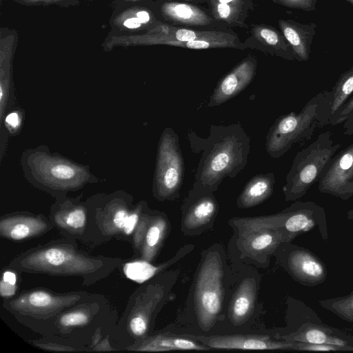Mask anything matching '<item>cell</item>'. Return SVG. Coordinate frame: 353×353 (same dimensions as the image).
I'll return each mask as SVG.
<instances>
[{
    "instance_id": "cell-11",
    "label": "cell",
    "mask_w": 353,
    "mask_h": 353,
    "mask_svg": "<svg viewBox=\"0 0 353 353\" xmlns=\"http://www.w3.org/2000/svg\"><path fill=\"white\" fill-rule=\"evenodd\" d=\"M79 299L77 294H55L37 290L21 294L9 305L12 310L22 314L46 319L74 304Z\"/></svg>"
},
{
    "instance_id": "cell-34",
    "label": "cell",
    "mask_w": 353,
    "mask_h": 353,
    "mask_svg": "<svg viewBox=\"0 0 353 353\" xmlns=\"http://www.w3.org/2000/svg\"><path fill=\"white\" fill-rule=\"evenodd\" d=\"M17 276L11 271H5L3 273L0 283V292L2 297L12 296L17 290Z\"/></svg>"
},
{
    "instance_id": "cell-38",
    "label": "cell",
    "mask_w": 353,
    "mask_h": 353,
    "mask_svg": "<svg viewBox=\"0 0 353 353\" xmlns=\"http://www.w3.org/2000/svg\"><path fill=\"white\" fill-rule=\"evenodd\" d=\"M140 220V210L130 213L125 227L123 229V233L125 235L131 234L136 229Z\"/></svg>"
},
{
    "instance_id": "cell-42",
    "label": "cell",
    "mask_w": 353,
    "mask_h": 353,
    "mask_svg": "<svg viewBox=\"0 0 353 353\" xmlns=\"http://www.w3.org/2000/svg\"><path fill=\"white\" fill-rule=\"evenodd\" d=\"M136 17L139 19L142 24H148L150 23L152 20L151 14L146 10H140L137 12Z\"/></svg>"
},
{
    "instance_id": "cell-12",
    "label": "cell",
    "mask_w": 353,
    "mask_h": 353,
    "mask_svg": "<svg viewBox=\"0 0 353 353\" xmlns=\"http://www.w3.org/2000/svg\"><path fill=\"white\" fill-rule=\"evenodd\" d=\"M353 181V143L334 155L323 170L318 190L343 199Z\"/></svg>"
},
{
    "instance_id": "cell-47",
    "label": "cell",
    "mask_w": 353,
    "mask_h": 353,
    "mask_svg": "<svg viewBox=\"0 0 353 353\" xmlns=\"http://www.w3.org/2000/svg\"><path fill=\"white\" fill-rule=\"evenodd\" d=\"M175 1H185L189 3H201L203 1H208V0H175Z\"/></svg>"
},
{
    "instance_id": "cell-10",
    "label": "cell",
    "mask_w": 353,
    "mask_h": 353,
    "mask_svg": "<svg viewBox=\"0 0 353 353\" xmlns=\"http://www.w3.org/2000/svg\"><path fill=\"white\" fill-rule=\"evenodd\" d=\"M283 244V264L296 281L307 287H314L325 281V265L314 252L291 242Z\"/></svg>"
},
{
    "instance_id": "cell-33",
    "label": "cell",
    "mask_w": 353,
    "mask_h": 353,
    "mask_svg": "<svg viewBox=\"0 0 353 353\" xmlns=\"http://www.w3.org/2000/svg\"><path fill=\"white\" fill-rule=\"evenodd\" d=\"M292 350L299 351H342V352H350V349L326 343H303V342H293Z\"/></svg>"
},
{
    "instance_id": "cell-41",
    "label": "cell",
    "mask_w": 353,
    "mask_h": 353,
    "mask_svg": "<svg viewBox=\"0 0 353 353\" xmlns=\"http://www.w3.org/2000/svg\"><path fill=\"white\" fill-rule=\"evenodd\" d=\"M344 134L353 135V114L350 115L343 123Z\"/></svg>"
},
{
    "instance_id": "cell-19",
    "label": "cell",
    "mask_w": 353,
    "mask_h": 353,
    "mask_svg": "<svg viewBox=\"0 0 353 353\" xmlns=\"http://www.w3.org/2000/svg\"><path fill=\"white\" fill-rule=\"evenodd\" d=\"M278 25L292 50L295 60L307 61L317 25L313 22L301 23L292 19H279Z\"/></svg>"
},
{
    "instance_id": "cell-40",
    "label": "cell",
    "mask_w": 353,
    "mask_h": 353,
    "mask_svg": "<svg viewBox=\"0 0 353 353\" xmlns=\"http://www.w3.org/2000/svg\"><path fill=\"white\" fill-rule=\"evenodd\" d=\"M6 123L9 127L17 128L20 124V117L17 112L10 113L6 118Z\"/></svg>"
},
{
    "instance_id": "cell-15",
    "label": "cell",
    "mask_w": 353,
    "mask_h": 353,
    "mask_svg": "<svg viewBox=\"0 0 353 353\" xmlns=\"http://www.w3.org/2000/svg\"><path fill=\"white\" fill-rule=\"evenodd\" d=\"M254 49L288 61H295L292 50L281 31L266 24H252L250 35L243 42Z\"/></svg>"
},
{
    "instance_id": "cell-8",
    "label": "cell",
    "mask_w": 353,
    "mask_h": 353,
    "mask_svg": "<svg viewBox=\"0 0 353 353\" xmlns=\"http://www.w3.org/2000/svg\"><path fill=\"white\" fill-rule=\"evenodd\" d=\"M184 176V161L179 138L171 128H166L160 138L154 192L159 200H173L179 195Z\"/></svg>"
},
{
    "instance_id": "cell-13",
    "label": "cell",
    "mask_w": 353,
    "mask_h": 353,
    "mask_svg": "<svg viewBox=\"0 0 353 353\" xmlns=\"http://www.w3.org/2000/svg\"><path fill=\"white\" fill-rule=\"evenodd\" d=\"M256 68V57L249 55L243 59L217 83L207 106L220 105L241 92L254 79Z\"/></svg>"
},
{
    "instance_id": "cell-32",
    "label": "cell",
    "mask_w": 353,
    "mask_h": 353,
    "mask_svg": "<svg viewBox=\"0 0 353 353\" xmlns=\"http://www.w3.org/2000/svg\"><path fill=\"white\" fill-rule=\"evenodd\" d=\"M145 261L126 264L124 272L126 276L132 280L141 281L148 279L153 274L152 268Z\"/></svg>"
},
{
    "instance_id": "cell-14",
    "label": "cell",
    "mask_w": 353,
    "mask_h": 353,
    "mask_svg": "<svg viewBox=\"0 0 353 353\" xmlns=\"http://www.w3.org/2000/svg\"><path fill=\"white\" fill-rule=\"evenodd\" d=\"M159 12L166 24L192 28L226 29L216 22L209 10L192 3L163 0L159 6Z\"/></svg>"
},
{
    "instance_id": "cell-20",
    "label": "cell",
    "mask_w": 353,
    "mask_h": 353,
    "mask_svg": "<svg viewBox=\"0 0 353 353\" xmlns=\"http://www.w3.org/2000/svg\"><path fill=\"white\" fill-rule=\"evenodd\" d=\"M157 43L177 46L182 42L227 37L234 33L231 29H196L161 23L157 28Z\"/></svg>"
},
{
    "instance_id": "cell-27",
    "label": "cell",
    "mask_w": 353,
    "mask_h": 353,
    "mask_svg": "<svg viewBox=\"0 0 353 353\" xmlns=\"http://www.w3.org/2000/svg\"><path fill=\"white\" fill-rule=\"evenodd\" d=\"M319 303L341 319L353 323V289L347 295L321 299Z\"/></svg>"
},
{
    "instance_id": "cell-6",
    "label": "cell",
    "mask_w": 353,
    "mask_h": 353,
    "mask_svg": "<svg viewBox=\"0 0 353 353\" xmlns=\"http://www.w3.org/2000/svg\"><path fill=\"white\" fill-rule=\"evenodd\" d=\"M290 329L277 338L289 342L326 343L339 345L353 351V335L324 323L311 307L299 301L291 303Z\"/></svg>"
},
{
    "instance_id": "cell-7",
    "label": "cell",
    "mask_w": 353,
    "mask_h": 353,
    "mask_svg": "<svg viewBox=\"0 0 353 353\" xmlns=\"http://www.w3.org/2000/svg\"><path fill=\"white\" fill-rule=\"evenodd\" d=\"M239 229L237 245L246 256L254 260L267 259L279 246L287 242L279 227L277 214L252 218H234Z\"/></svg>"
},
{
    "instance_id": "cell-37",
    "label": "cell",
    "mask_w": 353,
    "mask_h": 353,
    "mask_svg": "<svg viewBox=\"0 0 353 353\" xmlns=\"http://www.w3.org/2000/svg\"><path fill=\"white\" fill-rule=\"evenodd\" d=\"M50 174L57 179L68 180L74 176L75 172L72 167L68 165L57 164L52 168Z\"/></svg>"
},
{
    "instance_id": "cell-26",
    "label": "cell",
    "mask_w": 353,
    "mask_h": 353,
    "mask_svg": "<svg viewBox=\"0 0 353 353\" xmlns=\"http://www.w3.org/2000/svg\"><path fill=\"white\" fill-rule=\"evenodd\" d=\"M331 92L330 119L353 94V66L340 76L332 88Z\"/></svg>"
},
{
    "instance_id": "cell-3",
    "label": "cell",
    "mask_w": 353,
    "mask_h": 353,
    "mask_svg": "<svg viewBox=\"0 0 353 353\" xmlns=\"http://www.w3.org/2000/svg\"><path fill=\"white\" fill-rule=\"evenodd\" d=\"M341 148L330 131L318 135L315 141L297 152L287 174L283 192L286 201L303 197L318 182L329 161Z\"/></svg>"
},
{
    "instance_id": "cell-48",
    "label": "cell",
    "mask_w": 353,
    "mask_h": 353,
    "mask_svg": "<svg viewBox=\"0 0 353 353\" xmlns=\"http://www.w3.org/2000/svg\"><path fill=\"white\" fill-rule=\"evenodd\" d=\"M345 1L353 6V0H345Z\"/></svg>"
},
{
    "instance_id": "cell-17",
    "label": "cell",
    "mask_w": 353,
    "mask_h": 353,
    "mask_svg": "<svg viewBox=\"0 0 353 353\" xmlns=\"http://www.w3.org/2000/svg\"><path fill=\"white\" fill-rule=\"evenodd\" d=\"M168 221L161 215L143 216L135 229L134 243L148 262L156 256L168 230Z\"/></svg>"
},
{
    "instance_id": "cell-25",
    "label": "cell",
    "mask_w": 353,
    "mask_h": 353,
    "mask_svg": "<svg viewBox=\"0 0 353 353\" xmlns=\"http://www.w3.org/2000/svg\"><path fill=\"white\" fill-rule=\"evenodd\" d=\"M208 347L200 345L191 339L176 336L161 334L150 338L131 350L137 351L159 352L170 350H206Z\"/></svg>"
},
{
    "instance_id": "cell-44",
    "label": "cell",
    "mask_w": 353,
    "mask_h": 353,
    "mask_svg": "<svg viewBox=\"0 0 353 353\" xmlns=\"http://www.w3.org/2000/svg\"><path fill=\"white\" fill-rule=\"evenodd\" d=\"M94 350H100V351H110L114 350L112 348L110 345L108 340L105 339L104 341H99L94 346H93Z\"/></svg>"
},
{
    "instance_id": "cell-18",
    "label": "cell",
    "mask_w": 353,
    "mask_h": 353,
    "mask_svg": "<svg viewBox=\"0 0 353 353\" xmlns=\"http://www.w3.org/2000/svg\"><path fill=\"white\" fill-rule=\"evenodd\" d=\"M209 11L222 28H246L249 13L254 10L253 0H208Z\"/></svg>"
},
{
    "instance_id": "cell-43",
    "label": "cell",
    "mask_w": 353,
    "mask_h": 353,
    "mask_svg": "<svg viewBox=\"0 0 353 353\" xmlns=\"http://www.w3.org/2000/svg\"><path fill=\"white\" fill-rule=\"evenodd\" d=\"M123 25L130 29H135L141 27L142 23L139 20V19L136 17H132L130 19H128L123 22Z\"/></svg>"
},
{
    "instance_id": "cell-31",
    "label": "cell",
    "mask_w": 353,
    "mask_h": 353,
    "mask_svg": "<svg viewBox=\"0 0 353 353\" xmlns=\"http://www.w3.org/2000/svg\"><path fill=\"white\" fill-rule=\"evenodd\" d=\"M91 319V314L86 309L69 311L59 316L58 322L63 327H72L87 325Z\"/></svg>"
},
{
    "instance_id": "cell-4",
    "label": "cell",
    "mask_w": 353,
    "mask_h": 353,
    "mask_svg": "<svg viewBox=\"0 0 353 353\" xmlns=\"http://www.w3.org/2000/svg\"><path fill=\"white\" fill-rule=\"evenodd\" d=\"M103 265L99 259L88 257L66 245L35 250L17 262L23 271L62 276L93 275Z\"/></svg>"
},
{
    "instance_id": "cell-35",
    "label": "cell",
    "mask_w": 353,
    "mask_h": 353,
    "mask_svg": "<svg viewBox=\"0 0 353 353\" xmlns=\"http://www.w3.org/2000/svg\"><path fill=\"white\" fill-rule=\"evenodd\" d=\"M274 3L303 11H315L317 0H272Z\"/></svg>"
},
{
    "instance_id": "cell-28",
    "label": "cell",
    "mask_w": 353,
    "mask_h": 353,
    "mask_svg": "<svg viewBox=\"0 0 353 353\" xmlns=\"http://www.w3.org/2000/svg\"><path fill=\"white\" fill-rule=\"evenodd\" d=\"M58 225L69 231H81L85 225L86 214L79 208H76L57 214L54 217Z\"/></svg>"
},
{
    "instance_id": "cell-1",
    "label": "cell",
    "mask_w": 353,
    "mask_h": 353,
    "mask_svg": "<svg viewBox=\"0 0 353 353\" xmlns=\"http://www.w3.org/2000/svg\"><path fill=\"white\" fill-rule=\"evenodd\" d=\"M188 137L192 151L201 154L190 192L213 193L225 178H234L247 164L251 139L239 123L212 124L206 138L192 130Z\"/></svg>"
},
{
    "instance_id": "cell-5",
    "label": "cell",
    "mask_w": 353,
    "mask_h": 353,
    "mask_svg": "<svg viewBox=\"0 0 353 353\" xmlns=\"http://www.w3.org/2000/svg\"><path fill=\"white\" fill-rule=\"evenodd\" d=\"M223 276L219 254L210 252L198 273L194 294L198 323L204 331H209L214 326L222 309Z\"/></svg>"
},
{
    "instance_id": "cell-21",
    "label": "cell",
    "mask_w": 353,
    "mask_h": 353,
    "mask_svg": "<svg viewBox=\"0 0 353 353\" xmlns=\"http://www.w3.org/2000/svg\"><path fill=\"white\" fill-rule=\"evenodd\" d=\"M188 208L183 219V225L194 230L208 223L218 211V203L213 193L189 192Z\"/></svg>"
},
{
    "instance_id": "cell-23",
    "label": "cell",
    "mask_w": 353,
    "mask_h": 353,
    "mask_svg": "<svg viewBox=\"0 0 353 353\" xmlns=\"http://www.w3.org/2000/svg\"><path fill=\"white\" fill-rule=\"evenodd\" d=\"M48 225L41 219L28 216H13L0 221L1 236L19 241L34 237L44 232Z\"/></svg>"
},
{
    "instance_id": "cell-16",
    "label": "cell",
    "mask_w": 353,
    "mask_h": 353,
    "mask_svg": "<svg viewBox=\"0 0 353 353\" xmlns=\"http://www.w3.org/2000/svg\"><path fill=\"white\" fill-rule=\"evenodd\" d=\"M208 347L216 349L239 350H290L293 342L274 341L268 336L259 335H225L194 336Z\"/></svg>"
},
{
    "instance_id": "cell-22",
    "label": "cell",
    "mask_w": 353,
    "mask_h": 353,
    "mask_svg": "<svg viewBox=\"0 0 353 353\" xmlns=\"http://www.w3.org/2000/svg\"><path fill=\"white\" fill-rule=\"evenodd\" d=\"M256 298V285L254 278L244 279L234 293L228 316L234 325L243 324L252 314Z\"/></svg>"
},
{
    "instance_id": "cell-29",
    "label": "cell",
    "mask_w": 353,
    "mask_h": 353,
    "mask_svg": "<svg viewBox=\"0 0 353 353\" xmlns=\"http://www.w3.org/2000/svg\"><path fill=\"white\" fill-rule=\"evenodd\" d=\"M154 299L150 303L144 305L143 309L136 312L130 319L129 327L134 336H142L146 334L149 325V314L158 302V301H154Z\"/></svg>"
},
{
    "instance_id": "cell-9",
    "label": "cell",
    "mask_w": 353,
    "mask_h": 353,
    "mask_svg": "<svg viewBox=\"0 0 353 353\" xmlns=\"http://www.w3.org/2000/svg\"><path fill=\"white\" fill-rule=\"evenodd\" d=\"M279 214L280 228L287 242L297 236L317 228L323 240L328 238L327 217L325 209L314 201L293 203Z\"/></svg>"
},
{
    "instance_id": "cell-24",
    "label": "cell",
    "mask_w": 353,
    "mask_h": 353,
    "mask_svg": "<svg viewBox=\"0 0 353 353\" xmlns=\"http://www.w3.org/2000/svg\"><path fill=\"white\" fill-rule=\"evenodd\" d=\"M274 184L275 176L272 172L254 175L239 195L238 207L249 208L263 203L272 194Z\"/></svg>"
},
{
    "instance_id": "cell-46",
    "label": "cell",
    "mask_w": 353,
    "mask_h": 353,
    "mask_svg": "<svg viewBox=\"0 0 353 353\" xmlns=\"http://www.w3.org/2000/svg\"><path fill=\"white\" fill-rule=\"evenodd\" d=\"M347 219L353 221V208L347 212Z\"/></svg>"
},
{
    "instance_id": "cell-45",
    "label": "cell",
    "mask_w": 353,
    "mask_h": 353,
    "mask_svg": "<svg viewBox=\"0 0 353 353\" xmlns=\"http://www.w3.org/2000/svg\"><path fill=\"white\" fill-rule=\"evenodd\" d=\"M352 196H353V181L350 183V185L347 188V189L343 197V200H347Z\"/></svg>"
},
{
    "instance_id": "cell-36",
    "label": "cell",
    "mask_w": 353,
    "mask_h": 353,
    "mask_svg": "<svg viewBox=\"0 0 353 353\" xmlns=\"http://www.w3.org/2000/svg\"><path fill=\"white\" fill-rule=\"evenodd\" d=\"M353 114V94L344 105L336 113L330 121L331 125L343 123L350 115Z\"/></svg>"
},
{
    "instance_id": "cell-30",
    "label": "cell",
    "mask_w": 353,
    "mask_h": 353,
    "mask_svg": "<svg viewBox=\"0 0 353 353\" xmlns=\"http://www.w3.org/2000/svg\"><path fill=\"white\" fill-rule=\"evenodd\" d=\"M130 213L125 208H118L109 214L103 219V230L109 234H116L122 231L125 227Z\"/></svg>"
},
{
    "instance_id": "cell-39",
    "label": "cell",
    "mask_w": 353,
    "mask_h": 353,
    "mask_svg": "<svg viewBox=\"0 0 353 353\" xmlns=\"http://www.w3.org/2000/svg\"><path fill=\"white\" fill-rule=\"evenodd\" d=\"M38 346L41 347L43 349L48 350H55V351H72L74 350L71 347L64 346L56 343H43L38 344Z\"/></svg>"
},
{
    "instance_id": "cell-2",
    "label": "cell",
    "mask_w": 353,
    "mask_h": 353,
    "mask_svg": "<svg viewBox=\"0 0 353 353\" xmlns=\"http://www.w3.org/2000/svg\"><path fill=\"white\" fill-rule=\"evenodd\" d=\"M332 92L313 97L299 112L279 117L266 135L265 150L274 159L284 155L294 144L310 141L319 128L330 124Z\"/></svg>"
}]
</instances>
